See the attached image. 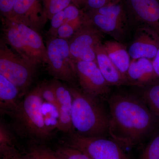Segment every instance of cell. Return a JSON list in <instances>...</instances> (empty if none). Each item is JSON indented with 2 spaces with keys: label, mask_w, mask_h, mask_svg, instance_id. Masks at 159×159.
<instances>
[{
  "label": "cell",
  "mask_w": 159,
  "mask_h": 159,
  "mask_svg": "<svg viewBox=\"0 0 159 159\" xmlns=\"http://www.w3.org/2000/svg\"><path fill=\"white\" fill-rule=\"evenodd\" d=\"M2 155V159H27L25 157H22L15 148L6 152Z\"/></svg>",
  "instance_id": "cell-34"
},
{
  "label": "cell",
  "mask_w": 159,
  "mask_h": 159,
  "mask_svg": "<svg viewBox=\"0 0 159 159\" xmlns=\"http://www.w3.org/2000/svg\"><path fill=\"white\" fill-rule=\"evenodd\" d=\"M25 157L27 159H62L56 152L40 146L31 147Z\"/></svg>",
  "instance_id": "cell-25"
},
{
  "label": "cell",
  "mask_w": 159,
  "mask_h": 159,
  "mask_svg": "<svg viewBox=\"0 0 159 159\" xmlns=\"http://www.w3.org/2000/svg\"><path fill=\"white\" fill-rule=\"evenodd\" d=\"M77 30L69 23H65L63 24L57 30L56 37L67 39L70 38Z\"/></svg>",
  "instance_id": "cell-31"
},
{
  "label": "cell",
  "mask_w": 159,
  "mask_h": 159,
  "mask_svg": "<svg viewBox=\"0 0 159 159\" xmlns=\"http://www.w3.org/2000/svg\"><path fill=\"white\" fill-rule=\"evenodd\" d=\"M16 0H0V10L4 18L11 16Z\"/></svg>",
  "instance_id": "cell-32"
},
{
  "label": "cell",
  "mask_w": 159,
  "mask_h": 159,
  "mask_svg": "<svg viewBox=\"0 0 159 159\" xmlns=\"http://www.w3.org/2000/svg\"><path fill=\"white\" fill-rule=\"evenodd\" d=\"M96 60L97 65L109 85L119 86L128 84L126 77L110 59L102 43L96 48Z\"/></svg>",
  "instance_id": "cell-15"
},
{
  "label": "cell",
  "mask_w": 159,
  "mask_h": 159,
  "mask_svg": "<svg viewBox=\"0 0 159 159\" xmlns=\"http://www.w3.org/2000/svg\"><path fill=\"white\" fill-rule=\"evenodd\" d=\"M57 96L59 119L57 129L72 134V115L73 97L69 88L57 81L52 82Z\"/></svg>",
  "instance_id": "cell-12"
},
{
  "label": "cell",
  "mask_w": 159,
  "mask_h": 159,
  "mask_svg": "<svg viewBox=\"0 0 159 159\" xmlns=\"http://www.w3.org/2000/svg\"><path fill=\"white\" fill-rule=\"evenodd\" d=\"M140 159H159V129L142 151Z\"/></svg>",
  "instance_id": "cell-24"
},
{
  "label": "cell",
  "mask_w": 159,
  "mask_h": 159,
  "mask_svg": "<svg viewBox=\"0 0 159 159\" xmlns=\"http://www.w3.org/2000/svg\"><path fill=\"white\" fill-rule=\"evenodd\" d=\"M101 40V31L91 23L89 18L68 41L71 57L74 61L97 62L96 48L102 43Z\"/></svg>",
  "instance_id": "cell-7"
},
{
  "label": "cell",
  "mask_w": 159,
  "mask_h": 159,
  "mask_svg": "<svg viewBox=\"0 0 159 159\" xmlns=\"http://www.w3.org/2000/svg\"><path fill=\"white\" fill-rule=\"evenodd\" d=\"M9 20L14 23L19 32L23 42L29 51L41 62L47 63L48 61L47 47L43 42L42 38L37 31L18 21Z\"/></svg>",
  "instance_id": "cell-14"
},
{
  "label": "cell",
  "mask_w": 159,
  "mask_h": 159,
  "mask_svg": "<svg viewBox=\"0 0 159 159\" xmlns=\"http://www.w3.org/2000/svg\"><path fill=\"white\" fill-rule=\"evenodd\" d=\"M43 111L46 127L51 133V131L57 129L58 126L59 119L58 107L43 100Z\"/></svg>",
  "instance_id": "cell-22"
},
{
  "label": "cell",
  "mask_w": 159,
  "mask_h": 159,
  "mask_svg": "<svg viewBox=\"0 0 159 159\" xmlns=\"http://www.w3.org/2000/svg\"><path fill=\"white\" fill-rule=\"evenodd\" d=\"M3 31L6 43L25 59L37 65L40 61L29 51L23 42L18 30L11 20L3 18Z\"/></svg>",
  "instance_id": "cell-16"
},
{
  "label": "cell",
  "mask_w": 159,
  "mask_h": 159,
  "mask_svg": "<svg viewBox=\"0 0 159 159\" xmlns=\"http://www.w3.org/2000/svg\"><path fill=\"white\" fill-rule=\"evenodd\" d=\"M74 62L76 75L83 93L97 98L109 93L110 86L102 76L97 62L82 61Z\"/></svg>",
  "instance_id": "cell-8"
},
{
  "label": "cell",
  "mask_w": 159,
  "mask_h": 159,
  "mask_svg": "<svg viewBox=\"0 0 159 159\" xmlns=\"http://www.w3.org/2000/svg\"><path fill=\"white\" fill-rule=\"evenodd\" d=\"M91 23L101 31L118 38L123 34L126 26L108 16L89 10L87 14Z\"/></svg>",
  "instance_id": "cell-19"
},
{
  "label": "cell",
  "mask_w": 159,
  "mask_h": 159,
  "mask_svg": "<svg viewBox=\"0 0 159 159\" xmlns=\"http://www.w3.org/2000/svg\"><path fill=\"white\" fill-rule=\"evenodd\" d=\"M47 47L48 69L56 79L71 82L77 77L75 64L71 57L68 41L51 38Z\"/></svg>",
  "instance_id": "cell-6"
},
{
  "label": "cell",
  "mask_w": 159,
  "mask_h": 159,
  "mask_svg": "<svg viewBox=\"0 0 159 159\" xmlns=\"http://www.w3.org/2000/svg\"><path fill=\"white\" fill-rule=\"evenodd\" d=\"M55 152L62 159H92L81 151L68 145L59 147Z\"/></svg>",
  "instance_id": "cell-26"
},
{
  "label": "cell",
  "mask_w": 159,
  "mask_h": 159,
  "mask_svg": "<svg viewBox=\"0 0 159 159\" xmlns=\"http://www.w3.org/2000/svg\"><path fill=\"white\" fill-rule=\"evenodd\" d=\"M122 0H86L87 5L90 10H96L111 3L118 2Z\"/></svg>",
  "instance_id": "cell-33"
},
{
  "label": "cell",
  "mask_w": 159,
  "mask_h": 159,
  "mask_svg": "<svg viewBox=\"0 0 159 159\" xmlns=\"http://www.w3.org/2000/svg\"><path fill=\"white\" fill-rule=\"evenodd\" d=\"M128 15L159 33V0H124Z\"/></svg>",
  "instance_id": "cell-11"
},
{
  "label": "cell",
  "mask_w": 159,
  "mask_h": 159,
  "mask_svg": "<svg viewBox=\"0 0 159 159\" xmlns=\"http://www.w3.org/2000/svg\"><path fill=\"white\" fill-rule=\"evenodd\" d=\"M63 11L65 15L63 24L76 19L84 14L81 10L78 9V7L72 4H70L67 7H66Z\"/></svg>",
  "instance_id": "cell-30"
},
{
  "label": "cell",
  "mask_w": 159,
  "mask_h": 159,
  "mask_svg": "<svg viewBox=\"0 0 159 159\" xmlns=\"http://www.w3.org/2000/svg\"><path fill=\"white\" fill-rule=\"evenodd\" d=\"M154 70L158 78L159 77V48L155 57L152 61Z\"/></svg>",
  "instance_id": "cell-35"
},
{
  "label": "cell",
  "mask_w": 159,
  "mask_h": 159,
  "mask_svg": "<svg viewBox=\"0 0 159 159\" xmlns=\"http://www.w3.org/2000/svg\"><path fill=\"white\" fill-rule=\"evenodd\" d=\"M157 78L151 59L140 58L131 60L126 74L128 83L144 87Z\"/></svg>",
  "instance_id": "cell-13"
},
{
  "label": "cell",
  "mask_w": 159,
  "mask_h": 159,
  "mask_svg": "<svg viewBox=\"0 0 159 159\" xmlns=\"http://www.w3.org/2000/svg\"><path fill=\"white\" fill-rule=\"evenodd\" d=\"M108 103L109 135L123 147L135 146L157 131L159 120L141 97L116 93Z\"/></svg>",
  "instance_id": "cell-1"
},
{
  "label": "cell",
  "mask_w": 159,
  "mask_h": 159,
  "mask_svg": "<svg viewBox=\"0 0 159 159\" xmlns=\"http://www.w3.org/2000/svg\"><path fill=\"white\" fill-rule=\"evenodd\" d=\"M37 66L21 57L1 41L0 74L17 87L20 96L31 84Z\"/></svg>",
  "instance_id": "cell-3"
},
{
  "label": "cell",
  "mask_w": 159,
  "mask_h": 159,
  "mask_svg": "<svg viewBox=\"0 0 159 159\" xmlns=\"http://www.w3.org/2000/svg\"><path fill=\"white\" fill-rule=\"evenodd\" d=\"M43 102L41 85L31 90L20 102L14 114L18 117L27 131L38 139H48L51 133L46 127L43 111Z\"/></svg>",
  "instance_id": "cell-4"
},
{
  "label": "cell",
  "mask_w": 159,
  "mask_h": 159,
  "mask_svg": "<svg viewBox=\"0 0 159 159\" xmlns=\"http://www.w3.org/2000/svg\"><path fill=\"white\" fill-rule=\"evenodd\" d=\"M6 19L18 21L37 31L47 18L40 0H16L11 16Z\"/></svg>",
  "instance_id": "cell-10"
},
{
  "label": "cell",
  "mask_w": 159,
  "mask_h": 159,
  "mask_svg": "<svg viewBox=\"0 0 159 159\" xmlns=\"http://www.w3.org/2000/svg\"><path fill=\"white\" fill-rule=\"evenodd\" d=\"M123 0L121 2L111 3L93 10L99 14L108 16L126 26L128 22V13Z\"/></svg>",
  "instance_id": "cell-21"
},
{
  "label": "cell",
  "mask_w": 159,
  "mask_h": 159,
  "mask_svg": "<svg viewBox=\"0 0 159 159\" xmlns=\"http://www.w3.org/2000/svg\"><path fill=\"white\" fill-rule=\"evenodd\" d=\"M20 96L19 89L13 83L0 74V107L6 113L14 115L20 103L18 98Z\"/></svg>",
  "instance_id": "cell-17"
},
{
  "label": "cell",
  "mask_w": 159,
  "mask_h": 159,
  "mask_svg": "<svg viewBox=\"0 0 159 159\" xmlns=\"http://www.w3.org/2000/svg\"><path fill=\"white\" fill-rule=\"evenodd\" d=\"M71 134L68 146L81 151L92 159H129L123 146L113 139Z\"/></svg>",
  "instance_id": "cell-5"
},
{
  "label": "cell",
  "mask_w": 159,
  "mask_h": 159,
  "mask_svg": "<svg viewBox=\"0 0 159 159\" xmlns=\"http://www.w3.org/2000/svg\"><path fill=\"white\" fill-rule=\"evenodd\" d=\"M75 0H43V7L47 19L51 20L53 16L63 10Z\"/></svg>",
  "instance_id": "cell-23"
},
{
  "label": "cell",
  "mask_w": 159,
  "mask_h": 159,
  "mask_svg": "<svg viewBox=\"0 0 159 159\" xmlns=\"http://www.w3.org/2000/svg\"><path fill=\"white\" fill-rule=\"evenodd\" d=\"M143 88L141 98L159 120V80H156Z\"/></svg>",
  "instance_id": "cell-20"
},
{
  "label": "cell",
  "mask_w": 159,
  "mask_h": 159,
  "mask_svg": "<svg viewBox=\"0 0 159 159\" xmlns=\"http://www.w3.org/2000/svg\"><path fill=\"white\" fill-rule=\"evenodd\" d=\"M102 44L110 59L126 78V74L131 60L125 46L116 41H107Z\"/></svg>",
  "instance_id": "cell-18"
},
{
  "label": "cell",
  "mask_w": 159,
  "mask_h": 159,
  "mask_svg": "<svg viewBox=\"0 0 159 159\" xmlns=\"http://www.w3.org/2000/svg\"><path fill=\"white\" fill-rule=\"evenodd\" d=\"M159 48V33L149 26L139 28L128 51L132 59H153Z\"/></svg>",
  "instance_id": "cell-9"
},
{
  "label": "cell",
  "mask_w": 159,
  "mask_h": 159,
  "mask_svg": "<svg viewBox=\"0 0 159 159\" xmlns=\"http://www.w3.org/2000/svg\"><path fill=\"white\" fill-rule=\"evenodd\" d=\"M41 95L45 101L57 106V96L52 82L48 84H41Z\"/></svg>",
  "instance_id": "cell-28"
},
{
  "label": "cell",
  "mask_w": 159,
  "mask_h": 159,
  "mask_svg": "<svg viewBox=\"0 0 159 159\" xmlns=\"http://www.w3.org/2000/svg\"><path fill=\"white\" fill-rule=\"evenodd\" d=\"M14 148L12 146V138L5 125H0V152L1 154Z\"/></svg>",
  "instance_id": "cell-27"
},
{
  "label": "cell",
  "mask_w": 159,
  "mask_h": 159,
  "mask_svg": "<svg viewBox=\"0 0 159 159\" xmlns=\"http://www.w3.org/2000/svg\"><path fill=\"white\" fill-rule=\"evenodd\" d=\"M73 97L72 128L74 134L89 137H107L109 135V112L98 98L69 88Z\"/></svg>",
  "instance_id": "cell-2"
},
{
  "label": "cell",
  "mask_w": 159,
  "mask_h": 159,
  "mask_svg": "<svg viewBox=\"0 0 159 159\" xmlns=\"http://www.w3.org/2000/svg\"><path fill=\"white\" fill-rule=\"evenodd\" d=\"M64 19V11L63 10L54 15L51 19V28L49 32L51 35H53L52 37L57 36V30L63 24Z\"/></svg>",
  "instance_id": "cell-29"
}]
</instances>
